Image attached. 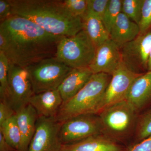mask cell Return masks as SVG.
<instances>
[{"mask_svg": "<svg viewBox=\"0 0 151 151\" xmlns=\"http://www.w3.org/2000/svg\"><path fill=\"white\" fill-rule=\"evenodd\" d=\"M0 34L6 41L3 52L9 61L24 68L55 57L63 37L47 32L28 19L14 15L0 22Z\"/></svg>", "mask_w": 151, "mask_h": 151, "instance_id": "6da1fadb", "label": "cell"}, {"mask_svg": "<svg viewBox=\"0 0 151 151\" xmlns=\"http://www.w3.org/2000/svg\"><path fill=\"white\" fill-rule=\"evenodd\" d=\"M14 15L25 18L45 31L71 36L83 29L82 19L72 15L60 0H8Z\"/></svg>", "mask_w": 151, "mask_h": 151, "instance_id": "7a4b0ae2", "label": "cell"}, {"mask_svg": "<svg viewBox=\"0 0 151 151\" xmlns=\"http://www.w3.org/2000/svg\"><path fill=\"white\" fill-rule=\"evenodd\" d=\"M110 76L103 73L93 74L75 96L62 104L55 120L62 124L76 116L98 114L103 95L111 80Z\"/></svg>", "mask_w": 151, "mask_h": 151, "instance_id": "3957f363", "label": "cell"}, {"mask_svg": "<svg viewBox=\"0 0 151 151\" xmlns=\"http://www.w3.org/2000/svg\"><path fill=\"white\" fill-rule=\"evenodd\" d=\"M96 47L83 29L71 36L63 37L57 48L55 57L72 68H89Z\"/></svg>", "mask_w": 151, "mask_h": 151, "instance_id": "277c9868", "label": "cell"}, {"mask_svg": "<svg viewBox=\"0 0 151 151\" xmlns=\"http://www.w3.org/2000/svg\"><path fill=\"white\" fill-rule=\"evenodd\" d=\"M26 68L35 94L57 89L73 69L55 57L44 59Z\"/></svg>", "mask_w": 151, "mask_h": 151, "instance_id": "5b68a950", "label": "cell"}, {"mask_svg": "<svg viewBox=\"0 0 151 151\" xmlns=\"http://www.w3.org/2000/svg\"><path fill=\"white\" fill-rule=\"evenodd\" d=\"M136 113L126 100L105 108L98 114L102 132L113 137H124L133 127Z\"/></svg>", "mask_w": 151, "mask_h": 151, "instance_id": "8992f818", "label": "cell"}, {"mask_svg": "<svg viewBox=\"0 0 151 151\" xmlns=\"http://www.w3.org/2000/svg\"><path fill=\"white\" fill-rule=\"evenodd\" d=\"M102 132L99 117L94 115L73 117L61 124L59 136L63 145L79 142Z\"/></svg>", "mask_w": 151, "mask_h": 151, "instance_id": "52a82bcc", "label": "cell"}, {"mask_svg": "<svg viewBox=\"0 0 151 151\" xmlns=\"http://www.w3.org/2000/svg\"><path fill=\"white\" fill-rule=\"evenodd\" d=\"M9 62L8 102L16 113L29 104L35 93L26 68Z\"/></svg>", "mask_w": 151, "mask_h": 151, "instance_id": "ba28073f", "label": "cell"}, {"mask_svg": "<svg viewBox=\"0 0 151 151\" xmlns=\"http://www.w3.org/2000/svg\"><path fill=\"white\" fill-rule=\"evenodd\" d=\"M122 62L133 72L147 70L151 50V30L139 34L136 38L120 47Z\"/></svg>", "mask_w": 151, "mask_h": 151, "instance_id": "9c48e42d", "label": "cell"}, {"mask_svg": "<svg viewBox=\"0 0 151 151\" xmlns=\"http://www.w3.org/2000/svg\"><path fill=\"white\" fill-rule=\"evenodd\" d=\"M142 74L133 72L122 62L111 75V80L103 95L98 113L111 105L126 100L132 84Z\"/></svg>", "mask_w": 151, "mask_h": 151, "instance_id": "30bf717a", "label": "cell"}, {"mask_svg": "<svg viewBox=\"0 0 151 151\" xmlns=\"http://www.w3.org/2000/svg\"><path fill=\"white\" fill-rule=\"evenodd\" d=\"M61 124L55 118L38 117L27 151H60L63 145L59 136Z\"/></svg>", "mask_w": 151, "mask_h": 151, "instance_id": "8fae6325", "label": "cell"}, {"mask_svg": "<svg viewBox=\"0 0 151 151\" xmlns=\"http://www.w3.org/2000/svg\"><path fill=\"white\" fill-rule=\"evenodd\" d=\"M122 63L120 47L110 38L96 49L89 68L94 74L103 73L111 76Z\"/></svg>", "mask_w": 151, "mask_h": 151, "instance_id": "7c38bea8", "label": "cell"}, {"mask_svg": "<svg viewBox=\"0 0 151 151\" xmlns=\"http://www.w3.org/2000/svg\"><path fill=\"white\" fill-rule=\"evenodd\" d=\"M63 103L62 97L58 89L34 94L29 101L38 117L55 119Z\"/></svg>", "mask_w": 151, "mask_h": 151, "instance_id": "4fadbf2b", "label": "cell"}, {"mask_svg": "<svg viewBox=\"0 0 151 151\" xmlns=\"http://www.w3.org/2000/svg\"><path fill=\"white\" fill-rule=\"evenodd\" d=\"M93 74L89 68H73L58 89L63 103L75 96L86 85Z\"/></svg>", "mask_w": 151, "mask_h": 151, "instance_id": "5bb4252c", "label": "cell"}, {"mask_svg": "<svg viewBox=\"0 0 151 151\" xmlns=\"http://www.w3.org/2000/svg\"><path fill=\"white\" fill-rule=\"evenodd\" d=\"M16 115L21 135L19 151H27L35 133L38 116L35 109L29 104L17 112Z\"/></svg>", "mask_w": 151, "mask_h": 151, "instance_id": "9a60e30c", "label": "cell"}, {"mask_svg": "<svg viewBox=\"0 0 151 151\" xmlns=\"http://www.w3.org/2000/svg\"><path fill=\"white\" fill-rule=\"evenodd\" d=\"M151 99V71L138 76L132 84L126 100L136 112Z\"/></svg>", "mask_w": 151, "mask_h": 151, "instance_id": "2e32d148", "label": "cell"}, {"mask_svg": "<svg viewBox=\"0 0 151 151\" xmlns=\"http://www.w3.org/2000/svg\"><path fill=\"white\" fill-rule=\"evenodd\" d=\"M122 147L110 138L94 135L79 142L63 145L60 151H122Z\"/></svg>", "mask_w": 151, "mask_h": 151, "instance_id": "e0dca14e", "label": "cell"}, {"mask_svg": "<svg viewBox=\"0 0 151 151\" xmlns=\"http://www.w3.org/2000/svg\"><path fill=\"white\" fill-rule=\"evenodd\" d=\"M140 34L137 23L121 12L116 20L110 33V38L121 47L136 38Z\"/></svg>", "mask_w": 151, "mask_h": 151, "instance_id": "ac0fdd59", "label": "cell"}, {"mask_svg": "<svg viewBox=\"0 0 151 151\" xmlns=\"http://www.w3.org/2000/svg\"><path fill=\"white\" fill-rule=\"evenodd\" d=\"M83 29L90 38L96 48L110 39L108 32L100 18L87 9L82 17Z\"/></svg>", "mask_w": 151, "mask_h": 151, "instance_id": "d6986e66", "label": "cell"}, {"mask_svg": "<svg viewBox=\"0 0 151 151\" xmlns=\"http://www.w3.org/2000/svg\"><path fill=\"white\" fill-rule=\"evenodd\" d=\"M0 133L10 145L19 151L21 142V135L16 114L0 125Z\"/></svg>", "mask_w": 151, "mask_h": 151, "instance_id": "ffe728a7", "label": "cell"}, {"mask_svg": "<svg viewBox=\"0 0 151 151\" xmlns=\"http://www.w3.org/2000/svg\"><path fill=\"white\" fill-rule=\"evenodd\" d=\"M9 60L3 52L0 51V99L8 102L9 89L8 83Z\"/></svg>", "mask_w": 151, "mask_h": 151, "instance_id": "44dd1931", "label": "cell"}, {"mask_svg": "<svg viewBox=\"0 0 151 151\" xmlns=\"http://www.w3.org/2000/svg\"><path fill=\"white\" fill-rule=\"evenodd\" d=\"M122 0H109L103 16V22L110 34L117 18L122 12Z\"/></svg>", "mask_w": 151, "mask_h": 151, "instance_id": "7402d4cb", "label": "cell"}, {"mask_svg": "<svg viewBox=\"0 0 151 151\" xmlns=\"http://www.w3.org/2000/svg\"><path fill=\"white\" fill-rule=\"evenodd\" d=\"M144 0H122V12L139 25Z\"/></svg>", "mask_w": 151, "mask_h": 151, "instance_id": "603a6c76", "label": "cell"}, {"mask_svg": "<svg viewBox=\"0 0 151 151\" xmlns=\"http://www.w3.org/2000/svg\"><path fill=\"white\" fill-rule=\"evenodd\" d=\"M63 3L72 15L82 18L88 8L87 0H64Z\"/></svg>", "mask_w": 151, "mask_h": 151, "instance_id": "cb8c5ba5", "label": "cell"}, {"mask_svg": "<svg viewBox=\"0 0 151 151\" xmlns=\"http://www.w3.org/2000/svg\"><path fill=\"white\" fill-rule=\"evenodd\" d=\"M137 137L143 140L151 136V110L144 114L138 122Z\"/></svg>", "mask_w": 151, "mask_h": 151, "instance_id": "d4e9b609", "label": "cell"}, {"mask_svg": "<svg viewBox=\"0 0 151 151\" xmlns=\"http://www.w3.org/2000/svg\"><path fill=\"white\" fill-rule=\"evenodd\" d=\"M140 34H144L150 30L151 27V0H144L142 16L139 24Z\"/></svg>", "mask_w": 151, "mask_h": 151, "instance_id": "484cf974", "label": "cell"}, {"mask_svg": "<svg viewBox=\"0 0 151 151\" xmlns=\"http://www.w3.org/2000/svg\"><path fill=\"white\" fill-rule=\"evenodd\" d=\"M109 0H87V9L103 19Z\"/></svg>", "mask_w": 151, "mask_h": 151, "instance_id": "4316f807", "label": "cell"}, {"mask_svg": "<svg viewBox=\"0 0 151 151\" xmlns=\"http://www.w3.org/2000/svg\"><path fill=\"white\" fill-rule=\"evenodd\" d=\"M16 114L15 111L7 100L0 99V125Z\"/></svg>", "mask_w": 151, "mask_h": 151, "instance_id": "83f0119b", "label": "cell"}, {"mask_svg": "<svg viewBox=\"0 0 151 151\" xmlns=\"http://www.w3.org/2000/svg\"><path fill=\"white\" fill-rule=\"evenodd\" d=\"M12 15V6L8 0H0V22H2Z\"/></svg>", "mask_w": 151, "mask_h": 151, "instance_id": "f1b7e54d", "label": "cell"}, {"mask_svg": "<svg viewBox=\"0 0 151 151\" xmlns=\"http://www.w3.org/2000/svg\"><path fill=\"white\" fill-rule=\"evenodd\" d=\"M126 151H151V136Z\"/></svg>", "mask_w": 151, "mask_h": 151, "instance_id": "f546056e", "label": "cell"}, {"mask_svg": "<svg viewBox=\"0 0 151 151\" xmlns=\"http://www.w3.org/2000/svg\"><path fill=\"white\" fill-rule=\"evenodd\" d=\"M0 151H17L6 142L1 133H0Z\"/></svg>", "mask_w": 151, "mask_h": 151, "instance_id": "4dcf8cb0", "label": "cell"}, {"mask_svg": "<svg viewBox=\"0 0 151 151\" xmlns=\"http://www.w3.org/2000/svg\"><path fill=\"white\" fill-rule=\"evenodd\" d=\"M148 71H151V50L150 55H149L148 63Z\"/></svg>", "mask_w": 151, "mask_h": 151, "instance_id": "1f68e13d", "label": "cell"}]
</instances>
